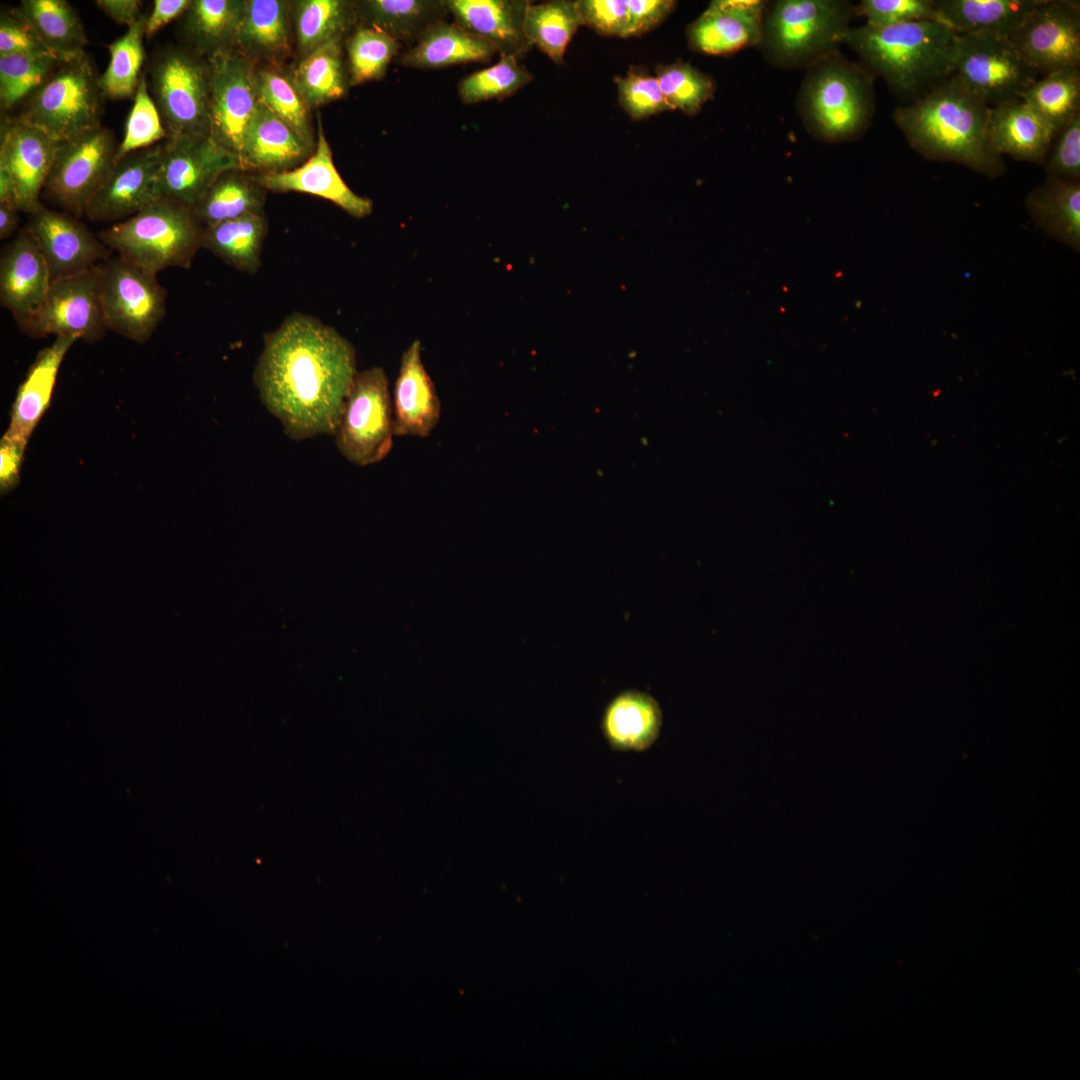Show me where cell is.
Segmentation results:
<instances>
[{
  "mask_svg": "<svg viewBox=\"0 0 1080 1080\" xmlns=\"http://www.w3.org/2000/svg\"><path fill=\"white\" fill-rule=\"evenodd\" d=\"M232 169L244 170L241 160L210 136L168 138L162 147L158 198L194 209L213 181Z\"/></svg>",
  "mask_w": 1080,
  "mask_h": 1080,
  "instance_id": "9a60e30c",
  "label": "cell"
},
{
  "mask_svg": "<svg viewBox=\"0 0 1080 1080\" xmlns=\"http://www.w3.org/2000/svg\"><path fill=\"white\" fill-rule=\"evenodd\" d=\"M267 229L263 214L244 215L204 227L202 248L235 269L254 274L261 266Z\"/></svg>",
  "mask_w": 1080,
  "mask_h": 1080,
  "instance_id": "d590c367",
  "label": "cell"
},
{
  "mask_svg": "<svg viewBox=\"0 0 1080 1080\" xmlns=\"http://www.w3.org/2000/svg\"><path fill=\"white\" fill-rule=\"evenodd\" d=\"M855 17L848 0L769 2L756 48L773 67L807 70L840 51Z\"/></svg>",
  "mask_w": 1080,
  "mask_h": 1080,
  "instance_id": "5b68a950",
  "label": "cell"
},
{
  "mask_svg": "<svg viewBox=\"0 0 1080 1080\" xmlns=\"http://www.w3.org/2000/svg\"><path fill=\"white\" fill-rule=\"evenodd\" d=\"M45 257L26 226L1 250L0 302L24 331L41 310L51 285Z\"/></svg>",
  "mask_w": 1080,
  "mask_h": 1080,
  "instance_id": "ac0fdd59",
  "label": "cell"
},
{
  "mask_svg": "<svg viewBox=\"0 0 1080 1080\" xmlns=\"http://www.w3.org/2000/svg\"><path fill=\"white\" fill-rule=\"evenodd\" d=\"M100 295L107 329L132 341L150 339L166 312L165 289L157 275L120 256L99 264Z\"/></svg>",
  "mask_w": 1080,
  "mask_h": 1080,
  "instance_id": "8fae6325",
  "label": "cell"
},
{
  "mask_svg": "<svg viewBox=\"0 0 1080 1080\" xmlns=\"http://www.w3.org/2000/svg\"><path fill=\"white\" fill-rule=\"evenodd\" d=\"M146 14L126 33L108 46L110 60L105 71L99 76V83L106 98L126 99L134 97L138 87L145 51Z\"/></svg>",
  "mask_w": 1080,
  "mask_h": 1080,
  "instance_id": "b9f144b4",
  "label": "cell"
},
{
  "mask_svg": "<svg viewBox=\"0 0 1080 1080\" xmlns=\"http://www.w3.org/2000/svg\"><path fill=\"white\" fill-rule=\"evenodd\" d=\"M105 95L86 53L61 61L25 100L19 117L56 141L101 126Z\"/></svg>",
  "mask_w": 1080,
  "mask_h": 1080,
  "instance_id": "52a82bcc",
  "label": "cell"
},
{
  "mask_svg": "<svg viewBox=\"0 0 1080 1080\" xmlns=\"http://www.w3.org/2000/svg\"><path fill=\"white\" fill-rule=\"evenodd\" d=\"M339 452L351 463L367 466L383 460L393 446V405L381 367L357 372L336 430Z\"/></svg>",
  "mask_w": 1080,
  "mask_h": 1080,
  "instance_id": "9c48e42d",
  "label": "cell"
},
{
  "mask_svg": "<svg viewBox=\"0 0 1080 1080\" xmlns=\"http://www.w3.org/2000/svg\"><path fill=\"white\" fill-rule=\"evenodd\" d=\"M400 43L385 32L358 24L347 40V69L350 85L380 80Z\"/></svg>",
  "mask_w": 1080,
  "mask_h": 1080,
  "instance_id": "7bdbcfd3",
  "label": "cell"
},
{
  "mask_svg": "<svg viewBox=\"0 0 1080 1080\" xmlns=\"http://www.w3.org/2000/svg\"><path fill=\"white\" fill-rule=\"evenodd\" d=\"M526 0H445L453 22L519 60L532 48L524 33Z\"/></svg>",
  "mask_w": 1080,
  "mask_h": 1080,
  "instance_id": "603a6c76",
  "label": "cell"
},
{
  "mask_svg": "<svg viewBox=\"0 0 1080 1080\" xmlns=\"http://www.w3.org/2000/svg\"><path fill=\"white\" fill-rule=\"evenodd\" d=\"M162 147L157 144L118 159L84 214L93 221L116 223L158 199Z\"/></svg>",
  "mask_w": 1080,
  "mask_h": 1080,
  "instance_id": "d6986e66",
  "label": "cell"
},
{
  "mask_svg": "<svg viewBox=\"0 0 1080 1080\" xmlns=\"http://www.w3.org/2000/svg\"><path fill=\"white\" fill-rule=\"evenodd\" d=\"M234 44L242 54L266 59L285 56L290 48L287 4L279 0L245 1Z\"/></svg>",
  "mask_w": 1080,
  "mask_h": 1080,
  "instance_id": "d6a6232c",
  "label": "cell"
},
{
  "mask_svg": "<svg viewBox=\"0 0 1080 1080\" xmlns=\"http://www.w3.org/2000/svg\"><path fill=\"white\" fill-rule=\"evenodd\" d=\"M148 88L168 138L210 136L207 58L175 47L158 52L149 68Z\"/></svg>",
  "mask_w": 1080,
  "mask_h": 1080,
  "instance_id": "ba28073f",
  "label": "cell"
},
{
  "mask_svg": "<svg viewBox=\"0 0 1080 1080\" xmlns=\"http://www.w3.org/2000/svg\"><path fill=\"white\" fill-rule=\"evenodd\" d=\"M654 71L672 110L679 109L688 116H694L714 98V80L689 62L678 60L672 64H658Z\"/></svg>",
  "mask_w": 1080,
  "mask_h": 1080,
  "instance_id": "bcb514c9",
  "label": "cell"
},
{
  "mask_svg": "<svg viewBox=\"0 0 1080 1080\" xmlns=\"http://www.w3.org/2000/svg\"><path fill=\"white\" fill-rule=\"evenodd\" d=\"M357 21L377 28L398 43L413 46L425 31L449 16L445 0L355 1Z\"/></svg>",
  "mask_w": 1080,
  "mask_h": 1080,
  "instance_id": "4dcf8cb0",
  "label": "cell"
},
{
  "mask_svg": "<svg viewBox=\"0 0 1080 1080\" xmlns=\"http://www.w3.org/2000/svg\"><path fill=\"white\" fill-rule=\"evenodd\" d=\"M582 26L576 1L551 0L529 2L524 19V33L554 63L561 64L572 38Z\"/></svg>",
  "mask_w": 1080,
  "mask_h": 1080,
  "instance_id": "f35d334b",
  "label": "cell"
},
{
  "mask_svg": "<svg viewBox=\"0 0 1080 1080\" xmlns=\"http://www.w3.org/2000/svg\"><path fill=\"white\" fill-rule=\"evenodd\" d=\"M77 340L73 336H56L51 345L38 353L26 379L18 388L4 438L26 447L31 433L50 404L60 365Z\"/></svg>",
  "mask_w": 1080,
  "mask_h": 1080,
  "instance_id": "484cf974",
  "label": "cell"
},
{
  "mask_svg": "<svg viewBox=\"0 0 1080 1080\" xmlns=\"http://www.w3.org/2000/svg\"><path fill=\"white\" fill-rule=\"evenodd\" d=\"M206 58L210 138L241 160L244 135L259 101L256 73L250 61L232 48Z\"/></svg>",
  "mask_w": 1080,
  "mask_h": 1080,
  "instance_id": "4fadbf2b",
  "label": "cell"
},
{
  "mask_svg": "<svg viewBox=\"0 0 1080 1080\" xmlns=\"http://www.w3.org/2000/svg\"><path fill=\"white\" fill-rule=\"evenodd\" d=\"M18 53L50 52L18 8L5 9L0 15V55Z\"/></svg>",
  "mask_w": 1080,
  "mask_h": 1080,
  "instance_id": "db71d44e",
  "label": "cell"
},
{
  "mask_svg": "<svg viewBox=\"0 0 1080 1080\" xmlns=\"http://www.w3.org/2000/svg\"><path fill=\"white\" fill-rule=\"evenodd\" d=\"M988 133L1000 155L1044 165L1055 131L1028 104L1016 99L990 107Z\"/></svg>",
  "mask_w": 1080,
  "mask_h": 1080,
  "instance_id": "d4e9b609",
  "label": "cell"
},
{
  "mask_svg": "<svg viewBox=\"0 0 1080 1080\" xmlns=\"http://www.w3.org/2000/svg\"><path fill=\"white\" fill-rule=\"evenodd\" d=\"M582 25L607 37H629L628 0H577Z\"/></svg>",
  "mask_w": 1080,
  "mask_h": 1080,
  "instance_id": "f5cc1de1",
  "label": "cell"
},
{
  "mask_svg": "<svg viewBox=\"0 0 1080 1080\" xmlns=\"http://www.w3.org/2000/svg\"><path fill=\"white\" fill-rule=\"evenodd\" d=\"M673 0H628L629 37L641 36L661 24L676 6Z\"/></svg>",
  "mask_w": 1080,
  "mask_h": 1080,
  "instance_id": "11a10c76",
  "label": "cell"
},
{
  "mask_svg": "<svg viewBox=\"0 0 1080 1080\" xmlns=\"http://www.w3.org/2000/svg\"><path fill=\"white\" fill-rule=\"evenodd\" d=\"M496 50L454 22L430 26L400 57L399 63L415 69H442L465 63H486Z\"/></svg>",
  "mask_w": 1080,
  "mask_h": 1080,
  "instance_id": "f1b7e54d",
  "label": "cell"
},
{
  "mask_svg": "<svg viewBox=\"0 0 1080 1080\" xmlns=\"http://www.w3.org/2000/svg\"><path fill=\"white\" fill-rule=\"evenodd\" d=\"M990 107L952 74L920 98L897 106L892 119L923 157L961 164L989 178L1006 172L988 133Z\"/></svg>",
  "mask_w": 1080,
  "mask_h": 1080,
  "instance_id": "7a4b0ae2",
  "label": "cell"
},
{
  "mask_svg": "<svg viewBox=\"0 0 1080 1080\" xmlns=\"http://www.w3.org/2000/svg\"><path fill=\"white\" fill-rule=\"evenodd\" d=\"M25 447L2 437L0 443L1 491L13 488L19 481V471Z\"/></svg>",
  "mask_w": 1080,
  "mask_h": 1080,
  "instance_id": "9f6ffc18",
  "label": "cell"
},
{
  "mask_svg": "<svg viewBox=\"0 0 1080 1080\" xmlns=\"http://www.w3.org/2000/svg\"><path fill=\"white\" fill-rule=\"evenodd\" d=\"M61 143L19 116L5 117L0 129V169L9 175L20 212L41 206L40 194Z\"/></svg>",
  "mask_w": 1080,
  "mask_h": 1080,
  "instance_id": "e0dca14e",
  "label": "cell"
},
{
  "mask_svg": "<svg viewBox=\"0 0 1080 1080\" xmlns=\"http://www.w3.org/2000/svg\"><path fill=\"white\" fill-rule=\"evenodd\" d=\"M1020 99L1057 133L1080 113V67H1067L1040 76Z\"/></svg>",
  "mask_w": 1080,
  "mask_h": 1080,
  "instance_id": "60d3db41",
  "label": "cell"
},
{
  "mask_svg": "<svg viewBox=\"0 0 1080 1080\" xmlns=\"http://www.w3.org/2000/svg\"><path fill=\"white\" fill-rule=\"evenodd\" d=\"M191 0H154L151 12L146 16L145 37L152 38L161 28L184 14Z\"/></svg>",
  "mask_w": 1080,
  "mask_h": 1080,
  "instance_id": "6f0895ef",
  "label": "cell"
},
{
  "mask_svg": "<svg viewBox=\"0 0 1080 1080\" xmlns=\"http://www.w3.org/2000/svg\"><path fill=\"white\" fill-rule=\"evenodd\" d=\"M957 33L941 21L849 29L844 44L902 104L910 103L953 74Z\"/></svg>",
  "mask_w": 1080,
  "mask_h": 1080,
  "instance_id": "3957f363",
  "label": "cell"
},
{
  "mask_svg": "<svg viewBox=\"0 0 1080 1080\" xmlns=\"http://www.w3.org/2000/svg\"><path fill=\"white\" fill-rule=\"evenodd\" d=\"M265 189L244 170L220 174L202 195L193 211L204 227L248 214H263Z\"/></svg>",
  "mask_w": 1080,
  "mask_h": 1080,
  "instance_id": "e575fe53",
  "label": "cell"
},
{
  "mask_svg": "<svg viewBox=\"0 0 1080 1080\" xmlns=\"http://www.w3.org/2000/svg\"><path fill=\"white\" fill-rule=\"evenodd\" d=\"M619 104L634 120L644 119L672 110L655 76L643 68L630 67L623 77L614 78Z\"/></svg>",
  "mask_w": 1080,
  "mask_h": 1080,
  "instance_id": "681fc988",
  "label": "cell"
},
{
  "mask_svg": "<svg viewBox=\"0 0 1080 1080\" xmlns=\"http://www.w3.org/2000/svg\"><path fill=\"white\" fill-rule=\"evenodd\" d=\"M316 148L300 166L282 172L258 173L253 177L265 190L307 193L331 201L353 217L370 215L372 201L354 193L337 171L320 121Z\"/></svg>",
  "mask_w": 1080,
  "mask_h": 1080,
  "instance_id": "7402d4cb",
  "label": "cell"
},
{
  "mask_svg": "<svg viewBox=\"0 0 1080 1080\" xmlns=\"http://www.w3.org/2000/svg\"><path fill=\"white\" fill-rule=\"evenodd\" d=\"M61 60L50 53L0 55V104L8 111L26 100Z\"/></svg>",
  "mask_w": 1080,
  "mask_h": 1080,
  "instance_id": "ee69618b",
  "label": "cell"
},
{
  "mask_svg": "<svg viewBox=\"0 0 1080 1080\" xmlns=\"http://www.w3.org/2000/svg\"><path fill=\"white\" fill-rule=\"evenodd\" d=\"M1038 0H935L939 21L958 34L1007 36Z\"/></svg>",
  "mask_w": 1080,
  "mask_h": 1080,
  "instance_id": "1f68e13d",
  "label": "cell"
},
{
  "mask_svg": "<svg viewBox=\"0 0 1080 1080\" xmlns=\"http://www.w3.org/2000/svg\"><path fill=\"white\" fill-rule=\"evenodd\" d=\"M309 148L289 125L258 101L244 135V170L267 173L293 169L305 159Z\"/></svg>",
  "mask_w": 1080,
  "mask_h": 1080,
  "instance_id": "4316f807",
  "label": "cell"
},
{
  "mask_svg": "<svg viewBox=\"0 0 1080 1080\" xmlns=\"http://www.w3.org/2000/svg\"><path fill=\"white\" fill-rule=\"evenodd\" d=\"M534 79L533 74L519 59L500 54L492 66L464 77L458 84V94L464 104H476L489 100H504Z\"/></svg>",
  "mask_w": 1080,
  "mask_h": 1080,
  "instance_id": "f6af8a7d",
  "label": "cell"
},
{
  "mask_svg": "<svg viewBox=\"0 0 1080 1080\" xmlns=\"http://www.w3.org/2000/svg\"><path fill=\"white\" fill-rule=\"evenodd\" d=\"M421 352V342L414 340L401 357L392 401L396 436L427 437L440 419V399Z\"/></svg>",
  "mask_w": 1080,
  "mask_h": 1080,
  "instance_id": "cb8c5ba5",
  "label": "cell"
},
{
  "mask_svg": "<svg viewBox=\"0 0 1080 1080\" xmlns=\"http://www.w3.org/2000/svg\"><path fill=\"white\" fill-rule=\"evenodd\" d=\"M766 0H713L686 31L696 53L727 56L757 47L762 33Z\"/></svg>",
  "mask_w": 1080,
  "mask_h": 1080,
  "instance_id": "44dd1931",
  "label": "cell"
},
{
  "mask_svg": "<svg viewBox=\"0 0 1080 1080\" xmlns=\"http://www.w3.org/2000/svg\"><path fill=\"white\" fill-rule=\"evenodd\" d=\"M46 49L61 61L85 53L88 43L83 24L65 0H22L18 7Z\"/></svg>",
  "mask_w": 1080,
  "mask_h": 1080,
  "instance_id": "836d02e7",
  "label": "cell"
},
{
  "mask_svg": "<svg viewBox=\"0 0 1080 1080\" xmlns=\"http://www.w3.org/2000/svg\"><path fill=\"white\" fill-rule=\"evenodd\" d=\"M953 74L989 107L1020 99L1040 76L1007 36L958 34Z\"/></svg>",
  "mask_w": 1080,
  "mask_h": 1080,
  "instance_id": "30bf717a",
  "label": "cell"
},
{
  "mask_svg": "<svg viewBox=\"0 0 1080 1080\" xmlns=\"http://www.w3.org/2000/svg\"><path fill=\"white\" fill-rule=\"evenodd\" d=\"M856 13L873 27L939 21L935 0H862L856 5Z\"/></svg>",
  "mask_w": 1080,
  "mask_h": 1080,
  "instance_id": "f907efd6",
  "label": "cell"
},
{
  "mask_svg": "<svg viewBox=\"0 0 1080 1080\" xmlns=\"http://www.w3.org/2000/svg\"><path fill=\"white\" fill-rule=\"evenodd\" d=\"M1043 166L1046 176L1080 181V113L1056 133Z\"/></svg>",
  "mask_w": 1080,
  "mask_h": 1080,
  "instance_id": "816d5d0a",
  "label": "cell"
},
{
  "mask_svg": "<svg viewBox=\"0 0 1080 1080\" xmlns=\"http://www.w3.org/2000/svg\"><path fill=\"white\" fill-rule=\"evenodd\" d=\"M204 226L193 209L158 198L100 234L118 256L153 274L187 269L202 248Z\"/></svg>",
  "mask_w": 1080,
  "mask_h": 1080,
  "instance_id": "8992f818",
  "label": "cell"
},
{
  "mask_svg": "<svg viewBox=\"0 0 1080 1080\" xmlns=\"http://www.w3.org/2000/svg\"><path fill=\"white\" fill-rule=\"evenodd\" d=\"M293 81L308 106L341 98L349 84L342 40L327 42L304 56L294 71Z\"/></svg>",
  "mask_w": 1080,
  "mask_h": 1080,
  "instance_id": "74e56055",
  "label": "cell"
},
{
  "mask_svg": "<svg viewBox=\"0 0 1080 1080\" xmlns=\"http://www.w3.org/2000/svg\"><path fill=\"white\" fill-rule=\"evenodd\" d=\"M1009 38L1039 76L1080 67V1L1038 0Z\"/></svg>",
  "mask_w": 1080,
  "mask_h": 1080,
  "instance_id": "5bb4252c",
  "label": "cell"
},
{
  "mask_svg": "<svg viewBox=\"0 0 1080 1080\" xmlns=\"http://www.w3.org/2000/svg\"><path fill=\"white\" fill-rule=\"evenodd\" d=\"M256 82L259 100L311 148L313 133L308 104L294 81L274 69H262L256 73Z\"/></svg>",
  "mask_w": 1080,
  "mask_h": 1080,
  "instance_id": "7dc6e473",
  "label": "cell"
},
{
  "mask_svg": "<svg viewBox=\"0 0 1080 1080\" xmlns=\"http://www.w3.org/2000/svg\"><path fill=\"white\" fill-rule=\"evenodd\" d=\"M662 710L649 694L626 690L607 705L602 731L611 748L618 751H643L657 740L662 726Z\"/></svg>",
  "mask_w": 1080,
  "mask_h": 1080,
  "instance_id": "83f0119b",
  "label": "cell"
},
{
  "mask_svg": "<svg viewBox=\"0 0 1080 1080\" xmlns=\"http://www.w3.org/2000/svg\"><path fill=\"white\" fill-rule=\"evenodd\" d=\"M1025 206L1047 236L1080 252V181L1046 176L1028 193Z\"/></svg>",
  "mask_w": 1080,
  "mask_h": 1080,
  "instance_id": "f546056e",
  "label": "cell"
},
{
  "mask_svg": "<svg viewBox=\"0 0 1080 1080\" xmlns=\"http://www.w3.org/2000/svg\"><path fill=\"white\" fill-rule=\"evenodd\" d=\"M357 372L351 342L319 319L295 312L264 336L253 383L284 432L304 440L336 433Z\"/></svg>",
  "mask_w": 1080,
  "mask_h": 1080,
  "instance_id": "6da1fadb",
  "label": "cell"
},
{
  "mask_svg": "<svg viewBox=\"0 0 1080 1080\" xmlns=\"http://www.w3.org/2000/svg\"><path fill=\"white\" fill-rule=\"evenodd\" d=\"M106 330L98 264L52 281L41 310L23 332L33 337L52 334L95 342Z\"/></svg>",
  "mask_w": 1080,
  "mask_h": 1080,
  "instance_id": "2e32d148",
  "label": "cell"
},
{
  "mask_svg": "<svg viewBox=\"0 0 1080 1080\" xmlns=\"http://www.w3.org/2000/svg\"><path fill=\"white\" fill-rule=\"evenodd\" d=\"M94 4L113 21L127 27L136 23L143 15L141 1L138 0H96Z\"/></svg>",
  "mask_w": 1080,
  "mask_h": 1080,
  "instance_id": "680465c9",
  "label": "cell"
},
{
  "mask_svg": "<svg viewBox=\"0 0 1080 1080\" xmlns=\"http://www.w3.org/2000/svg\"><path fill=\"white\" fill-rule=\"evenodd\" d=\"M118 144L102 125L66 142L56 152L44 191L48 199L80 217L117 161Z\"/></svg>",
  "mask_w": 1080,
  "mask_h": 1080,
  "instance_id": "7c38bea8",
  "label": "cell"
},
{
  "mask_svg": "<svg viewBox=\"0 0 1080 1080\" xmlns=\"http://www.w3.org/2000/svg\"><path fill=\"white\" fill-rule=\"evenodd\" d=\"M162 139H168V133L149 92L146 73L142 72L126 119L123 139L118 144L117 160L157 145Z\"/></svg>",
  "mask_w": 1080,
  "mask_h": 1080,
  "instance_id": "c3c4849f",
  "label": "cell"
},
{
  "mask_svg": "<svg viewBox=\"0 0 1080 1080\" xmlns=\"http://www.w3.org/2000/svg\"><path fill=\"white\" fill-rule=\"evenodd\" d=\"M805 71L797 109L806 131L826 143L860 138L875 111V76L840 51Z\"/></svg>",
  "mask_w": 1080,
  "mask_h": 1080,
  "instance_id": "277c9868",
  "label": "cell"
},
{
  "mask_svg": "<svg viewBox=\"0 0 1080 1080\" xmlns=\"http://www.w3.org/2000/svg\"><path fill=\"white\" fill-rule=\"evenodd\" d=\"M245 1L193 0L184 13L183 32L192 50L209 57L231 49Z\"/></svg>",
  "mask_w": 1080,
  "mask_h": 1080,
  "instance_id": "8d00e7d4",
  "label": "cell"
},
{
  "mask_svg": "<svg viewBox=\"0 0 1080 1080\" xmlns=\"http://www.w3.org/2000/svg\"><path fill=\"white\" fill-rule=\"evenodd\" d=\"M49 267L51 280L85 271L109 259L110 250L75 216L43 205L27 225Z\"/></svg>",
  "mask_w": 1080,
  "mask_h": 1080,
  "instance_id": "ffe728a7",
  "label": "cell"
},
{
  "mask_svg": "<svg viewBox=\"0 0 1080 1080\" xmlns=\"http://www.w3.org/2000/svg\"><path fill=\"white\" fill-rule=\"evenodd\" d=\"M354 2L303 0L296 3L295 31L302 56L343 37L356 25Z\"/></svg>",
  "mask_w": 1080,
  "mask_h": 1080,
  "instance_id": "ab89813d",
  "label": "cell"
},
{
  "mask_svg": "<svg viewBox=\"0 0 1080 1080\" xmlns=\"http://www.w3.org/2000/svg\"><path fill=\"white\" fill-rule=\"evenodd\" d=\"M19 212L14 206L0 203V239H7L15 233L19 223Z\"/></svg>",
  "mask_w": 1080,
  "mask_h": 1080,
  "instance_id": "91938a15",
  "label": "cell"
}]
</instances>
